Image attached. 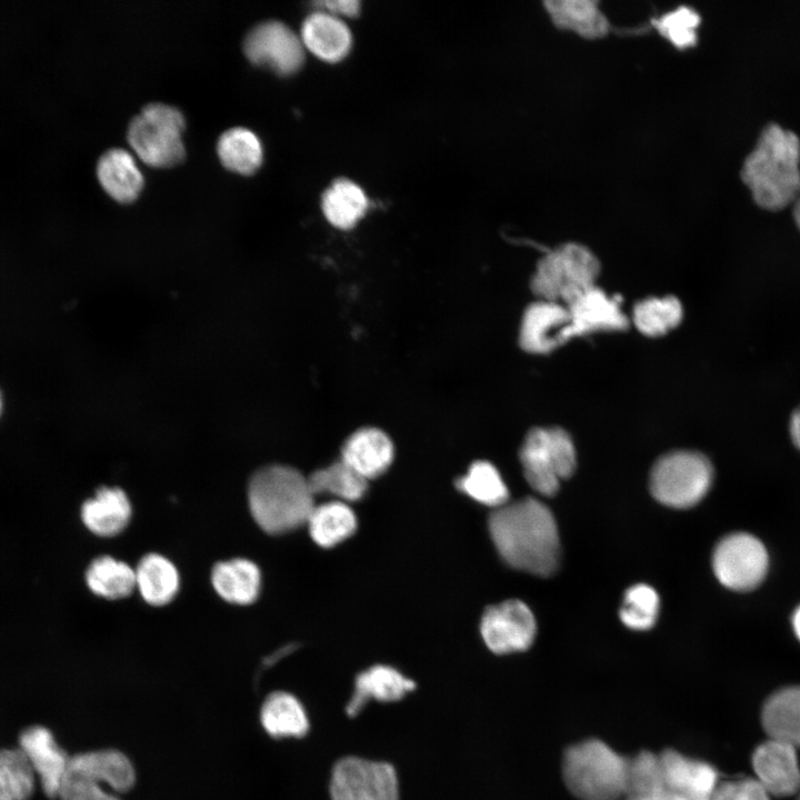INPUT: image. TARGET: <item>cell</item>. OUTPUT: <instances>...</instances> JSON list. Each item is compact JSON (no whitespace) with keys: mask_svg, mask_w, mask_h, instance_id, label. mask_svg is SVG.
<instances>
[{"mask_svg":"<svg viewBox=\"0 0 800 800\" xmlns=\"http://www.w3.org/2000/svg\"><path fill=\"white\" fill-rule=\"evenodd\" d=\"M491 539L511 567L541 577L559 566L560 541L550 509L534 498H524L494 509L489 518Z\"/></svg>","mask_w":800,"mask_h":800,"instance_id":"1","label":"cell"},{"mask_svg":"<svg viewBox=\"0 0 800 800\" xmlns=\"http://www.w3.org/2000/svg\"><path fill=\"white\" fill-rule=\"evenodd\" d=\"M58 798L60 800H120L114 792L107 791L102 784L69 769L62 779Z\"/></svg>","mask_w":800,"mask_h":800,"instance_id":"40","label":"cell"},{"mask_svg":"<svg viewBox=\"0 0 800 800\" xmlns=\"http://www.w3.org/2000/svg\"><path fill=\"white\" fill-rule=\"evenodd\" d=\"M19 749L23 752L48 798H58L70 756L57 743L51 731L43 726H31L19 734Z\"/></svg>","mask_w":800,"mask_h":800,"instance_id":"14","label":"cell"},{"mask_svg":"<svg viewBox=\"0 0 800 800\" xmlns=\"http://www.w3.org/2000/svg\"><path fill=\"white\" fill-rule=\"evenodd\" d=\"M791 624L797 639L800 641V604L792 613Z\"/></svg>","mask_w":800,"mask_h":800,"instance_id":"45","label":"cell"},{"mask_svg":"<svg viewBox=\"0 0 800 800\" xmlns=\"http://www.w3.org/2000/svg\"><path fill=\"white\" fill-rule=\"evenodd\" d=\"M329 793L331 800H400L398 774L386 761L343 757L332 767Z\"/></svg>","mask_w":800,"mask_h":800,"instance_id":"9","label":"cell"},{"mask_svg":"<svg viewBox=\"0 0 800 800\" xmlns=\"http://www.w3.org/2000/svg\"><path fill=\"white\" fill-rule=\"evenodd\" d=\"M457 487L473 500L499 508L508 502L509 492L499 471L488 461L473 462L457 481Z\"/></svg>","mask_w":800,"mask_h":800,"instance_id":"34","label":"cell"},{"mask_svg":"<svg viewBox=\"0 0 800 800\" xmlns=\"http://www.w3.org/2000/svg\"><path fill=\"white\" fill-rule=\"evenodd\" d=\"M182 112L161 102L147 104L130 122L128 141L134 153L147 164L164 168L184 158Z\"/></svg>","mask_w":800,"mask_h":800,"instance_id":"6","label":"cell"},{"mask_svg":"<svg viewBox=\"0 0 800 800\" xmlns=\"http://www.w3.org/2000/svg\"><path fill=\"white\" fill-rule=\"evenodd\" d=\"M333 13L343 16H354L359 11V2L357 0H332L319 3Z\"/></svg>","mask_w":800,"mask_h":800,"instance_id":"42","label":"cell"},{"mask_svg":"<svg viewBox=\"0 0 800 800\" xmlns=\"http://www.w3.org/2000/svg\"><path fill=\"white\" fill-rule=\"evenodd\" d=\"M367 198L356 183L337 180L323 194L322 210L328 221L339 229H350L363 216Z\"/></svg>","mask_w":800,"mask_h":800,"instance_id":"32","label":"cell"},{"mask_svg":"<svg viewBox=\"0 0 800 800\" xmlns=\"http://www.w3.org/2000/svg\"><path fill=\"white\" fill-rule=\"evenodd\" d=\"M659 758L667 790L689 800H711L719 778L710 763L674 749L663 750Z\"/></svg>","mask_w":800,"mask_h":800,"instance_id":"15","label":"cell"},{"mask_svg":"<svg viewBox=\"0 0 800 800\" xmlns=\"http://www.w3.org/2000/svg\"><path fill=\"white\" fill-rule=\"evenodd\" d=\"M86 581L97 596L114 600L128 597L136 587V573L126 562L102 556L88 567Z\"/></svg>","mask_w":800,"mask_h":800,"instance_id":"31","label":"cell"},{"mask_svg":"<svg viewBox=\"0 0 800 800\" xmlns=\"http://www.w3.org/2000/svg\"><path fill=\"white\" fill-rule=\"evenodd\" d=\"M248 502L257 524L271 534L290 532L306 524L316 506L308 478L282 464L267 466L252 474Z\"/></svg>","mask_w":800,"mask_h":800,"instance_id":"3","label":"cell"},{"mask_svg":"<svg viewBox=\"0 0 800 800\" xmlns=\"http://www.w3.org/2000/svg\"><path fill=\"white\" fill-rule=\"evenodd\" d=\"M794 200H796V202H794V208H793V214H794V219L800 228V191Z\"/></svg>","mask_w":800,"mask_h":800,"instance_id":"46","label":"cell"},{"mask_svg":"<svg viewBox=\"0 0 800 800\" xmlns=\"http://www.w3.org/2000/svg\"><path fill=\"white\" fill-rule=\"evenodd\" d=\"M713 470L702 453L688 450L669 452L660 457L650 473V490L662 504L690 508L709 491Z\"/></svg>","mask_w":800,"mask_h":800,"instance_id":"7","label":"cell"},{"mask_svg":"<svg viewBox=\"0 0 800 800\" xmlns=\"http://www.w3.org/2000/svg\"><path fill=\"white\" fill-rule=\"evenodd\" d=\"M4 408H6V398H4L2 389L0 388V419L3 416Z\"/></svg>","mask_w":800,"mask_h":800,"instance_id":"47","label":"cell"},{"mask_svg":"<svg viewBox=\"0 0 800 800\" xmlns=\"http://www.w3.org/2000/svg\"><path fill=\"white\" fill-rule=\"evenodd\" d=\"M301 41L320 59L334 62L348 53L351 47V33L333 14L317 11L303 21Z\"/></svg>","mask_w":800,"mask_h":800,"instance_id":"23","label":"cell"},{"mask_svg":"<svg viewBox=\"0 0 800 800\" xmlns=\"http://www.w3.org/2000/svg\"><path fill=\"white\" fill-rule=\"evenodd\" d=\"M571 338L570 316L564 304L539 300L526 309L519 334L523 350L547 353Z\"/></svg>","mask_w":800,"mask_h":800,"instance_id":"13","label":"cell"},{"mask_svg":"<svg viewBox=\"0 0 800 800\" xmlns=\"http://www.w3.org/2000/svg\"><path fill=\"white\" fill-rule=\"evenodd\" d=\"M599 268L597 258L588 248L566 243L540 259L531 278V289L540 300L567 306L596 286Z\"/></svg>","mask_w":800,"mask_h":800,"instance_id":"5","label":"cell"},{"mask_svg":"<svg viewBox=\"0 0 800 800\" xmlns=\"http://www.w3.org/2000/svg\"><path fill=\"white\" fill-rule=\"evenodd\" d=\"M659 612V596L648 584L630 587L620 609L621 621L633 630H648L657 620Z\"/></svg>","mask_w":800,"mask_h":800,"instance_id":"38","label":"cell"},{"mask_svg":"<svg viewBox=\"0 0 800 800\" xmlns=\"http://www.w3.org/2000/svg\"><path fill=\"white\" fill-rule=\"evenodd\" d=\"M211 582L226 601L250 604L258 598L261 574L254 562L237 558L217 563L212 569Z\"/></svg>","mask_w":800,"mask_h":800,"instance_id":"25","label":"cell"},{"mask_svg":"<svg viewBox=\"0 0 800 800\" xmlns=\"http://www.w3.org/2000/svg\"><path fill=\"white\" fill-rule=\"evenodd\" d=\"M552 22L561 28L574 31L587 39H597L606 36L609 23L591 0H549L544 2Z\"/></svg>","mask_w":800,"mask_h":800,"instance_id":"27","label":"cell"},{"mask_svg":"<svg viewBox=\"0 0 800 800\" xmlns=\"http://www.w3.org/2000/svg\"><path fill=\"white\" fill-rule=\"evenodd\" d=\"M394 450L387 433L378 428H361L343 443L341 460L366 480L382 474L391 464Z\"/></svg>","mask_w":800,"mask_h":800,"instance_id":"20","label":"cell"},{"mask_svg":"<svg viewBox=\"0 0 800 800\" xmlns=\"http://www.w3.org/2000/svg\"><path fill=\"white\" fill-rule=\"evenodd\" d=\"M537 626L533 613L520 600L489 607L481 619V636L497 654L524 651L532 644Z\"/></svg>","mask_w":800,"mask_h":800,"instance_id":"12","label":"cell"},{"mask_svg":"<svg viewBox=\"0 0 800 800\" xmlns=\"http://www.w3.org/2000/svg\"><path fill=\"white\" fill-rule=\"evenodd\" d=\"M638 800H689L684 797H681L679 794H676L669 790H664L656 796L638 799Z\"/></svg>","mask_w":800,"mask_h":800,"instance_id":"44","label":"cell"},{"mask_svg":"<svg viewBox=\"0 0 800 800\" xmlns=\"http://www.w3.org/2000/svg\"><path fill=\"white\" fill-rule=\"evenodd\" d=\"M520 461L528 483L540 494L557 493L560 481L576 470L577 458L570 436L560 428H534L524 438Z\"/></svg>","mask_w":800,"mask_h":800,"instance_id":"8","label":"cell"},{"mask_svg":"<svg viewBox=\"0 0 800 800\" xmlns=\"http://www.w3.org/2000/svg\"><path fill=\"white\" fill-rule=\"evenodd\" d=\"M217 152L228 170L241 174L257 171L263 159L259 137L244 127H233L222 132L218 139Z\"/></svg>","mask_w":800,"mask_h":800,"instance_id":"30","label":"cell"},{"mask_svg":"<svg viewBox=\"0 0 800 800\" xmlns=\"http://www.w3.org/2000/svg\"><path fill=\"white\" fill-rule=\"evenodd\" d=\"M800 139L778 123L766 126L746 158L741 177L754 200L778 209L794 200L800 191Z\"/></svg>","mask_w":800,"mask_h":800,"instance_id":"2","label":"cell"},{"mask_svg":"<svg viewBox=\"0 0 800 800\" xmlns=\"http://www.w3.org/2000/svg\"><path fill=\"white\" fill-rule=\"evenodd\" d=\"M136 587L152 606L169 603L179 590V573L174 564L158 553L144 556L136 570Z\"/></svg>","mask_w":800,"mask_h":800,"instance_id":"28","label":"cell"},{"mask_svg":"<svg viewBox=\"0 0 800 800\" xmlns=\"http://www.w3.org/2000/svg\"><path fill=\"white\" fill-rule=\"evenodd\" d=\"M762 724L770 739L800 747V687L773 693L764 703Z\"/></svg>","mask_w":800,"mask_h":800,"instance_id":"26","label":"cell"},{"mask_svg":"<svg viewBox=\"0 0 800 800\" xmlns=\"http://www.w3.org/2000/svg\"><path fill=\"white\" fill-rule=\"evenodd\" d=\"M667 790L659 753L642 750L628 759L627 784L623 800H638Z\"/></svg>","mask_w":800,"mask_h":800,"instance_id":"36","label":"cell"},{"mask_svg":"<svg viewBox=\"0 0 800 800\" xmlns=\"http://www.w3.org/2000/svg\"><path fill=\"white\" fill-rule=\"evenodd\" d=\"M132 509L126 492L120 488L103 487L81 507V519L94 534L111 537L129 523Z\"/></svg>","mask_w":800,"mask_h":800,"instance_id":"21","label":"cell"},{"mask_svg":"<svg viewBox=\"0 0 800 800\" xmlns=\"http://www.w3.org/2000/svg\"><path fill=\"white\" fill-rule=\"evenodd\" d=\"M713 572L721 584L734 591H749L767 576L769 554L753 534L734 532L723 537L712 554Z\"/></svg>","mask_w":800,"mask_h":800,"instance_id":"10","label":"cell"},{"mask_svg":"<svg viewBox=\"0 0 800 800\" xmlns=\"http://www.w3.org/2000/svg\"><path fill=\"white\" fill-rule=\"evenodd\" d=\"M682 318L680 301L672 297L648 298L633 309V323L646 336L657 337L678 326Z\"/></svg>","mask_w":800,"mask_h":800,"instance_id":"37","label":"cell"},{"mask_svg":"<svg viewBox=\"0 0 800 800\" xmlns=\"http://www.w3.org/2000/svg\"><path fill=\"white\" fill-rule=\"evenodd\" d=\"M628 758L600 739H586L566 748L561 776L577 800H623Z\"/></svg>","mask_w":800,"mask_h":800,"instance_id":"4","label":"cell"},{"mask_svg":"<svg viewBox=\"0 0 800 800\" xmlns=\"http://www.w3.org/2000/svg\"><path fill=\"white\" fill-rule=\"evenodd\" d=\"M711 800H770V794L756 779L739 778L719 782Z\"/></svg>","mask_w":800,"mask_h":800,"instance_id":"41","label":"cell"},{"mask_svg":"<svg viewBox=\"0 0 800 800\" xmlns=\"http://www.w3.org/2000/svg\"><path fill=\"white\" fill-rule=\"evenodd\" d=\"M790 436L794 446L800 450V407L791 416Z\"/></svg>","mask_w":800,"mask_h":800,"instance_id":"43","label":"cell"},{"mask_svg":"<svg viewBox=\"0 0 800 800\" xmlns=\"http://www.w3.org/2000/svg\"><path fill=\"white\" fill-rule=\"evenodd\" d=\"M97 176L104 191L119 202L133 201L143 188V176L134 157L121 148L110 149L100 157Z\"/></svg>","mask_w":800,"mask_h":800,"instance_id":"22","label":"cell"},{"mask_svg":"<svg viewBox=\"0 0 800 800\" xmlns=\"http://www.w3.org/2000/svg\"><path fill=\"white\" fill-rule=\"evenodd\" d=\"M307 478L314 496L328 493L343 502L361 499L368 489V480L341 459L316 470Z\"/></svg>","mask_w":800,"mask_h":800,"instance_id":"33","label":"cell"},{"mask_svg":"<svg viewBox=\"0 0 800 800\" xmlns=\"http://www.w3.org/2000/svg\"><path fill=\"white\" fill-rule=\"evenodd\" d=\"M569 311L572 336L598 331L622 330L628 324L618 297H610L596 286L566 306Z\"/></svg>","mask_w":800,"mask_h":800,"instance_id":"17","label":"cell"},{"mask_svg":"<svg viewBox=\"0 0 800 800\" xmlns=\"http://www.w3.org/2000/svg\"><path fill=\"white\" fill-rule=\"evenodd\" d=\"M414 688V681L396 668L384 664L372 666L356 677L354 689L346 712L349 717H356L371 700L396 702Z\"/></svg>","mask_w":800,"mask_h":800,"instance_id":"18","label":"cell"},{"mask_svg":"<svg viewBox=\"0 0 800 800\" xmlns=\"http://www.w3.org/2000/svg\"><path fill=\"white\" fill-rule=\"evenodd\" d=\"M756 780L770 796L786 797L800 788V768L796 748L770 739L752 756Z\"/></svg>","mask_w":800,"mask_h":800,"instance_id":"16","label":"cell"},{"mask_svg":"<svg viewBox=\"0 0 800 800\" xmlns=\"http://www.w3.org/2000/svg\"><path fill=\"white\" fill-rule=\"evenodd\" d=\"M306 524L317 544L330 548L354 532L357 517L346 502L337 500L314 506Z\"/></svg>","mask_w":800,"mask_h":800,"instance_id":"29","label":"cell"},{"mask_svg":"<svg viewBox=\"0 0 800 800\" xmlns=\"http://www.w3.org/2000/svg\"><path fill=\"white\" fill-rule=\"evenodd\" d=\"M699 23V14L688 7L677 8L653 21L658 32L678 49L696 43Z\"/></svg>","mask_w":800,"mask_h":800,"instance_id":"39","label":"cell"},{"mask_svg":"<svg viewBox=\"0 0 800 800\" xmlns=\"http://www.w3.org/2000/svg\"><path fill=\"white\" fill-rule=\"evenodd\" d=\"M36 786V773L19 749H0V800H28Z\"/></svg>","mask_w":800,"mask_h":800,"instance_id":"35","label":"cell"},{"mask_svg":"<svg viewBox=\"0 0 800 800\" xmlns=\"http://www.w3.org/2000/svg\"><path fill=\"white\" fill-rule=\"evenodd\" d=\"M260 722L272 738H302L310 722L300 700L286 691H274L263 701L260 709Z\"/></svg>","mask_w":800,"mask_h":800,"instance_id":"24","label":"cell"},{"mask_svg":"<svg viewBox=\"0 0 800 800\" xmlns=\"http://www.w3.org/2000/svg\"><path fill=\"white\" fill-rule=\"evenodd\" d=\"M68 769L106 784L112 792H128L136 783V769L127 754L117 749H100L70 757Z\"/></svg>","mask_w":800,"mask_h":800,"instance_id":"19","label":"cell"},{"mask_svg":"<svg viewBox=\"0 0 800 800\" xmlns=\"http://www.w3.org/2000/svg\"><path fill=\"white\" fill-rule=\"evenodd\" d=\"M243 51L252 63L279 74L296 72L304 58L301 38L277 20L254 26L244 38Z\"/></svg>","mask_w":800,"mask_h":800,"instance_id":"11","label":"cell"}]
</instances>
